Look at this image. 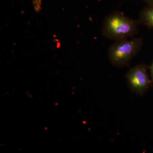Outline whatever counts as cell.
Returning <instances> with one entry per match:
<instances>
[{
    "label": "cell",
    "mask_w": 153,
    "mask_h": 153,
    "mask_svg": "<svg viewBox=\"0 0 153 153\" xmlns=\"http://www.w3.org/2000/svg\"><path fill=\"white\" fill-rule=\"evenodd\" d=\"M126 78L129 87L137 95L143 94L150 85L146 68L143 64H138L130 68L126 74Z\"/></svg>",
    "instance_id": "obj_3"
},
{
    "label": "cell",
    "mask_w": 153,
    "mask_h": 153,
    "mask_svg": "<svg viewBox=\"0 0 153 153\" xmlns=\"http://www.w3.org/2000/svg\"><path fill=\"white\" fill-rule=\"evenodd\" d=\"M33 4L35 11L39 13L41 10L42 0H33Z\"/></svg>",
    "instance_id": "obj_5"
},
{
    "label": "cell",
    "mask_w": 153,
    "mask_h": 153,
    "mask_svg": "<svg viewBox=\"0 0 153 153\" xmlns=\"http://www.w3.org/2000/svg\"><path fill=\"white\" fill-rule=\"evenodd\" d=\"M147 1H153V0H147Z\"/></svg>",
    "instance_id": "obj_7"
},
{
    "label": "cell",
    "mask_w": 153,
    "mask_h": 153,
    "mask_svg": "<svg viewBox=\"0 0 153 153\" xmlns=\"http://www.w3.org/2000/svg\"><path fill=\"white\" fill-rule=\"evenodd\" d=\"M136 21L120 13H113L105 18L102 33L105 37L115 41L128 39L138 31Z\"/></svg>",
    "instance_id": "obj_1"
},
{
    "label": "cell",
    "mask_w": 153,
    "mask_h": 153,
    "mask_svg": "<svg viewBox=\"0 0 153 153\" xmlns=\"http://www.w3.org/2000/svg\"><path fill=\"white\" fill-rule=\"evenodd\" d=\"M140 20L141 23L145 25L153 27V7L143 11L140 14Z\"/></svg>",
    "instance_id": "obj_4"
},
{
    "label": "cell",
    "mask_w": 153,
    "mask_h": 153,
    "mask_svg": "<svg viewBox=\"0 0 153 153\" xmlns=\"http://www.w3.org/2000/svg\"><path fill=\"white\" fill-rule=\"evenodd\" d=\"M142 45V39L139 38L115 41L108 51L110 62L115 67L128 66L131 59L139 52Z\"/></svg>",
    "instance_id": "obj_2"
},
{
    "label": "cell",
    "mask_w": 153,
    "mask_h": 153,
    "mask_svg": "<svg viewBox=\"0 0 153 153\" xmlns=\"http://www.w3.org/2000/svg\"><path fill=\"white\" fill-rule=\"evenodd\" d=\"M150 70L151 74H152V78L153 81V62L152 64L150 67Z\"/></svg>",
    "instance_id": "obj_6"
}]
</instances>
